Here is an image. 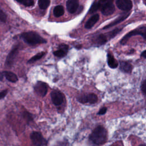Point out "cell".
Masks as SVG:
<instances>
[{
	"label": "cell",
	"mask_w": 146,
	"mask_h": 146,
	"mask_svg": "<svg viewBox=\"0 0 146 146\" xmlns=\"http://www.w3.org/2000/svg\"><path fill=\"white\" fill-rule=\"evenodd\" d=\"M78 100L82 103H88L90 104H94L97 102L98 97L95 94L91 93L80 96L78 98Z\"/></svg>",
	"instance_id": "obj_7"
},
{
	"label": "cell",
	"mask_w": 146,
	"mask_h": 146,
	"mask_svg": "<svg viewBox=\"0 0 146 146\" xmlns=\"http://www.w3.org/2000/svg\"><path fill=\"white\" fill-rule=\"evenodd\" d=\"M117 7L123 11H129L132 7V3L131 0H116Z\"/></svg>",
	"instance_id": "obj_9"
},
{
	"label": "cell",
	"mask_w": 146,
	"mask_h": 146,
	"mask_svg": "<svg viewBox=\"0 0 146 146\" xmlns=\"http://www.w3.org/2000/svg\"><path fill=\"white\" fill-rule=\"evenodd\" d=\"M99 19V15L98 14L94 15L87 21V22L85 25V27L86 29H91L98 21Z\"/></svg>",
	"instance_id": "obj_13"
},
{
	"label": "cell",
	"mask_w": 146,
	"mask_h": 146,
	"mask_svg": "<svg viewBox=\"0 0 146 146\" xmlns=\"http://www.w3.org/2000/svg\"><path fill=\"white\" fill-rule=\"evenodd\" d=\"M64 14V9L62 6H56L54 9V15L56 17H59Z\"/></svg>",
	"instance_id": "obj_18"
},
{
	"label": "cell",
	"mask_w": 146,
	"mask_h": 146,
	"mask_svg": "<svg viewBox=\"0 0 146 146\" xmlns=\"http://www.w3.org/2000/svg\"><path fill=\"white\" fill-rule=\"evenodd\" d=\"M22 116L27 123H29L33 120V115L28 111H24L22 113Z\"/></svg>",
	"instance_id": "obj_19"
},
{
	"label": "cell",
	"mask_w": 146,
	"mask_h": 146,
	"mask_svg": "<svg viewBox=\"0 0 146 146\" xmlns=\"http://www.w3.org/2000/svg\"><path fill=\"white\" fill-rule=\"evenodd\" d=\"M141 56H143V57L146 58V50L144 51L141 53Z\"/></svg>",
	"instance_id": "obj_31"
},
{
	"label": "cell",
	"mask_w": 146,
	"mask_h": 146,
	"mask_svg": "<svg viewBox=\"0 0 146 146\" xmlns=\"http://www.w3.org/2000/svg\"><path fill=\"white\" fill-rule=\"evenodd\" d=\"M3 73L0 72V80H2L3 79Z\"/></svg>",
	"instance_id": "obj_32"
},
{
	"label": "cell",
	"mask_w": 146,
	"mask_h": 146,
	"mask_svg": "<svg viewBox=\"0 0 146 146\" xmlns=\"http://www.w3.org/2000/svg\"><path fill=\"white\" fill-rule=\"evenodd\" d=\"M2 73H3V76H5V78H6V79L11 82L15 83L18 80L17 76L15 74H14L11 72L4 71Z\"/></svg>",
	"instance_id": "obj_14"
},
{
	"label": "cell",
	"mask_w": 146,
	"mask_h": 146,
	"mask_svg": "<svg viewBox=\"0 0 146 146\" xmlns=\"http://www.w3.org/2000/svg\"><path fill=\"white\" fill-rule=\"evenodd\" d=\"M108 64L111 68H116L118 66L117 60H115L113 56L111 54H108Z\"/></svg>",
	"instance_id": "obj_15"
},
{
	"label": "cell",
	"mask_w": 146,
	"mask_h": 146,
	"mask_svg": "<svg viewBox=\"0 0 146 146\" xmlns=\"http://www.w3.org/2000/svg\"><path fill=\"white\" fill-rule=\"evenodd\" d=\"M120 69L124 72L129 73L131 72L132 67L130 63L126 62H122L120 63Z\"/></svg>",
	"instance_id": "obj_16"
},
{
	"label": "cell",
	"mask_w": 146,
	"mask_h": 146,
	"mask_svg": "<svg viewBox=\"0 0 146 146\" xmlns=\"http://www.w3.org/2000/svg\"><path fill=\"white\" fill-rule=\"evenodd\" d=\"M128 15H129V14H124V15H121V16H120V17H119L117 19H115L113 22H112L111 23H110V24H109L108 25H107V26H106V27H104V29H107V28L111 27H112V26H114V25H116V24H117V23H119L122 22V21H124L126 18H127Z\"/></svg>",
	"instance_id": "obj_17"
},
{
	"label": "cell",
	"mask_w": 146,
	"mask_h": 146,
	"mask_svg": "<svg viewBox=\"0 0 146 146\" xmlns=\"http://www.w3.org/2000/svg\"><path fill=\"white\" fill-rule=\"evenodd\" d=\"M45 54V53L44 52H39L38 54L35 55V56H34L33 57H32L29 60L28 63H33L35 62V61L39 60V59H40Z\"/></svg>",
	"instance_id": "obj_21"
},
{
	"label": "cell",
	"mask_w": 146,
	"mask_h": 146,
	"mask_svg": "<svg viewBox=\"0 0 146 146\" xmlns=\"http://www.w3.org/2000/svg\"><path fill=\"white\" fill-rule=\"evenodd\" d=\"M67 10L70 13H74L79 7L78 0H67L66 2Z\"/></svg>",
	"instance_id": "obj_10"
},
{
	"label": "cell",
	"mask_w": 146,
	"mask_h": 146,
	"mask_svg": "<svg viewBox=\"0 0 146 146\" xmlns=\"http://www.w3.org/2000/svg\"><path fill=\"white\" fill-rule=\"evenodd\" d=\"M50 0H38V5L40 9H46L49 6Z\"/></svg>",
	"instance_id": "obj_20"
},
{
	"label": "cell",
	"mask_w": 146,
	"mask_h": 146,
	"mask_svg": "<svg viewBox=\"0 0 146 146\" xmlns=\"http://www.w3.org/2000/svg\"><path fill=\"white\" fill-rule=\"evenodd\" d=\"M107 41V38L104 35H100L98 38V43L100 44H104Z\"/></svg>",
	"instance_id": "obj_24"
},
{
	"label": "cell",
	"mask_w": 146,
	"mask_h": 146,
	"mask_svg": "<svg viewBox=\"0 0 146 146\" xmlns=\"http://www.w3.org/2000/svg\"><path fill=\"white\" fill-rule=\"evenodd\" d=\"M89 139L95 145L103 144L107 140V130L102 125L96 127L90 135Z\"/></svg>",
	"instance_id": "obj_1"
},
{
	"label": "cell",
	"mask_w": 146,
	"mask_h": 146,
	"mask_svg": "<svg viewBox=\"0 0 146 146\" xmlns=\"http://www.w3.org/2000/svg\"><path fill=\"white\" fill-rule=\"evenodd\" d=\"M107 108L106 107H103L102 108H100V110H99V111L98 112V114L99 115H104L106 112H107Z\"/></svg>",
	"instance_id": "obj_29"
},
{
	"label": "cell",
	"mask_w": 146,
	"mask_h": 146,
	"mask_svg": "<svg viewBox=\"0 0 146 146\" xmlns=\"http://www.w3.org/2000/svg\"><path fill=\"white\" fill-rule=\"evenodd\" d=\"M55 146H67L66 141H59Z\"/></svg>",
	"instance_id": "obj_30"
},
{
	"label": "cell",
	"mask_w": 146,
	"mask_h": 146,
	"mask_svg": "<svg viewBox=\"0 0 146 146\" xmlns=\"http://www.w3.org/2000/svg\"><path fill=\"white\" fill-rule=\"evenodd\" d=\"M0 20L2 22H5L6 20V15L0 9Z\"/></svg>",
	"instance_id": "obj_25"
},
{
	"label": "cell",
	"mask_w": 146,
	"mask_h": 146,
	"mask_svg": "<svg viewBox=\"0 0 146 146\" xmlns=\"http://www.w3.org/2000/svg\"><path fill=\"white\" fill-rule=\"evenodd\" d=\"M99 2L100 9L103 15H110L113 13L115 7L113 5V0H101Z\"/></svg>",
	"instance_id": "obj_3"
},
{
	"label": "cell",
	"mask_w": 146,
	"mask_h": 146,
	"mask_svg": "<svg viewBox=\"0 0 146 146\" xmlns=\"http://www.w3.org/2000/svg\"><path fill=\"white\" fill-rule=\"evenodd\" d=\"M30 139L34 146H46L47 144L46 140L38 131H33L30 133Z\"/></svg>",
	"instance_id": "obj_4"
},
{
	"label": "cell",
	"mask_w": 146,
	"mask_h": 146,
	"mask_svg": "<svg viewBox=\"0 0 146 146\" xmlns=\"http://www.w3.org/2000/svg\"><path fill=\"white\" fill-rule=\"evenodd\" d=\"M139 146H146V145H145V144H141Z\"/></svg>",
	"instance_id": "obj_33"
},
{
	"label": "cell",
	"mask_w": 146,
	"mask_h": 146,
	"mask_svg": "<svg viewBox=\"0 0 146 146\" xmlns=\"http://www.w3.org/2000/svg\"><path fill=\"white\" fill-rule=\"evenodd\" d=\"M99 9H100V3L99 2H95L93 3V5L91 6L89 12L90 13H93L96 12Z\"/></svg>",
	"instance_id": "obj_22"
},
{
	"label": "cell",
	"mask_w": 146,
	"mask_h": 146,
	"mask_svg": "<svg viewBox=\"0 0 146 146\" xmlns=\"http://www.w3.org/2000/svg\"><path fill=\"white\" fill-rule=\"evenodd\" d=\"M59 49L55 51L54 52V54L58 57L64 56L67 54V51H68V46L65 44H62L59 45Z\"/></svg>",
	"instance_id": "obj_12"
},
{
	"label": "cell",
	"mask_w": 146,
	"mask_h": 146,
	"mask_svg": "<svg viewBox=\"0 0 146 146\" xmlns=\"http://www.w3.org/2000/svg\"><path fill=\"white\" fill-rule=\"evenodd\" d=\"M51 98L53 104L57 106L61 105L64 101V96L63 94L57 90H54L51 92Z\"/></svg>",
	"instance_id": "obj_6"
},
{
	"label": "cell",
	"mask_w": 146,
	"mask_h": 146,
	"mask_svg": "<svg viewBox=\"0 0 146 146\" xmlns=\"http://www.w3.org/2000/svg\"><path fill=\"white\" fill-rule=\"evenodd\" d=\"M21 37L25 42L31 45L44 43L46 42V40L44 39L33 31L23 33L21 34Z\"/></svg>",
	"instance_id": "obj_2"
},
{
	"label": "cell",
	"mask_w": 146,
	"mask_h": 146,
	"mask_svg": "<svg viewBox=\"0 0 146 146\" xmlns=\"http://www.w3.org/2000/svg\"><path fill=\"white\" fill-rule=\"evenodd\" d=\"M35 93L40 97H44L47 92V85L44 82H38L34 86Z\"/></svg>",
	"instance_id": "obj_8"
},
{
	"label": "cell",
	"mask_w": 146,
	"mask_h": 146,
	"mask_svg": "<svg viewBox=\"0 0 146 146\" xmlns=\"http://www.w3.org/2000/svg\"><path fill=\"white\" fill-rule=\"evenodd\" d=\"M120 30H121L120 29H115V30H113V31H111V32H110V33H109L110 36L111 37H113V36H115V35H116Z\"/></svg>",
	"instance_id": "obj_27"
},
{
	"label": "cell",
	"mask_w": 146,
	"mask_h": 146,
	"mask_svg": "<svg viewBox=\"0 0 146 146\" xmlns=\"http://www.w3.org/2000/svg\"><path fill=\"white\" fill-rule=\"evenodd\" d=\"M141 91H143V92L146 95V80H144L141 85Z\"/></svg>",
	"instance_id": "obj_26"
},
{
	"label": "cell",
	"mask_w": 146,
	"mask_h": 146,
	"mask_svg": "<svg viewBox=\"0 0 146 146\" xmlns=\"http://www.w3.org/2000/svg\"><path fill=\"white\" fill-rule=\"evenodd\" d=\"M141 35L146 41V26L140 27L136 30H134L129 32V33H128L126 35H125L123 38L120 43L122 44H125L130 37H131L133 35Z\"/></svg>",
	"instance_id": "obj_5"
},
{
	"label": "cell",
	"mask_w": 146,
	"mask_h": 146,
	"mask_svg": "<svg viewBox=\"0 0 146 146\" xmlns=\"http://www.w3.org/2000/svg\"><path fill=\"white\" fill-rule=\"evenodd\" d=\"M26 6H31L34 5V0H15Z\"/></svg>",
	"instance_id": "obj_23"
},
{
	"label": "cell",
	"mask_w": 146,
	"mask_h": 146,
	"mask_svg": "<svg viewBox=\"0 0 146 146\" xmlns=\"http://www.w3.org/2000/svg\"><path fill=\"white\" fill-rule=\"evenodd\" d=\"M18 49H19V46H15L14 48H13V50L11 51V52L9 54L6 59V64L8 66H11L13 63L14 59L18 54Z\"/></svg>",
	"instance_id": "obj_11"
},
{
	"label": "cell",
	"mask_w": 146,
	"mask_h": 146,
	"mask_svg": "<svg viewBox=\"0 0 146 146\" xmlns=\"http://www.w3.org/2000/svg\"><path fill=\"white\" fill-rule=\"evenodd\" d=\"M111 146H118V145H116V144H113V145H111Z\"/></svg>",
	"instance_id": "obj_34"
},
{
	"label": "cell",
	"mask_w": 146,
	"mask_h": 146,
	"mask_svg": "<svg viewBox=\"0 0 146 146\" xmlns=\"http://www.w3.org/2000/svg\"><path fill=\"white\" fill-rule=\"evenodd\" d=\"M7 92H8L7 90H5L0 92V100L4 98L6 96V95L7 94Z\"/></svg>",
	"instance_id": "obj_28"
}]
</instances>
